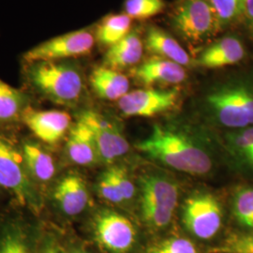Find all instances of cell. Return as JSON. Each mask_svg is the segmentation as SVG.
<instances>
[{
  "label": "cell",
  "mask_w": 253,
  "mask_h": 253,
  "mask_svg": "<svg viewBox=\"0 0 253 253\" xmlns=\"http://www.w3.org/2000/svg\"><path fill=\"white\" fill-rule=\"evenodd\" d=\"M98 190L100 196L110 203L121 204L124 202L112 168L101 174L98 184Z\"/></svg>",
  "instance_id": "obj_28"
},
{
  "label": "cell",
  "mask_w": 253,
  "mask_h": 253,
  "mask_svg": "<svg viewBox=\"0 0 253 253\" xmlns=\"http://www.w3.org/2000/svg\"><path fill=\"white\" fill-rule=\"evenodd\" d=\"M131 74L145 85L176 84L184 81L187 76L184 68L179 64L157 56L133 68Z\"/></svg>",
  "instance_id": "obj_13"
},
{
  "label": "cell",
  "mask_w": 253,
  "mask_h": 253,
  "mask_svg": "<svg viewBox=\"0 0 253 253\" xmlns=\"http://www.w3.org/2000/svg\"><path fill=\"white\" fill-rule=\"evenodd\" d=\"M172 212L165 208L142 205V213L145 222L154 228L167 226L172 219Z\"/></svg>",
  "instance_id": "obj_31"
},
{
  "label": "cell",
  "mask_w": 253,
  "mask_h": 253,
  "mask_svg": "<svg viewBox=\"0 0 253 253\" xmlns=\"http://www.w3.org/2000/svg\"><path fill=\"white\" fill-rule=\"evenodd\" d=\"M89 81L96 95L102 100L118 101L129 89V81L125 74L103 65L93 69Z\"/></svg>",
  "instance_id": "obj_16"
},
{
  "label": "cell",
  "mask_w": 253,
  "mask_h": 253,
  "mask_svg": "<svg viewBox=\"0 0 253 253\" xmlns=\"http://www.w3.org/2000/svg\"><path fill=\"white\" fill-rule=\"evenodd\" d=\"M147 253H197V249L189 239L174 237L154 246Z\"/></svg>",
  "instance_id": "obj_30"
},
{
  "label": "cell",
  "mask_w": 253,
  "mask_h": 253,
  "mask_svg": "<svg viewBox=\"0 0 253 253\" xmlns=\"http://www.w3.org/2000/svg\"><path fill=\"white\" fill-rule=\"evenodd\" d=\"M72 253H86V252H84V251H82V250H75V251H73Z\"/></svg>",
  "instance_id": "obj_35"
},
{
  "label": "cell",
  "mask_w": 253,
  "mask_h": 253,
  "mask_svg": "<svg viewBox=\"0 0 253 253\" xmlns=\"http://www.w3.org/2000/svg\"><path fill=\"white\" fill-rule=\"evenodd\" d=\"M164 0H126L124 13L136 20L151 18L165 9Z\"/></svg>",
  "instance_id": "obj_24"
},
{
  "label": "cell",
  "mask_w": 253,
  "mask_h": 253,
  "mask_svg": "<svg viewBox=\"0 0 253 253\" xmlns=\"http://www.w3.org/2000/svg\"><path fill=\"white\" fill-rule=\"evenodd\" d=\"M235 153L244 162L253 165V126L236 133L232 138Z\"/></svg>",
  "instance_id": "obj_29"
},
{
  "label": "cell",
  "mask_w": 253,
  "mask_h": 253,
  "mask_svg": "<svg viewBox=\"0 0 253 253\" xmlns=\"http://www.w3.org/2000/svg\"><path fill=\"white\" fill-rule=\"evenodd\" d=\"M137 148L167 166L190 174H205L212 163L208 154L187 137L161 126H154L151 134Z\"/></svg>",
  "instance_id": "obj_2"
},
{
  "label": "cell",
  "mask_w": 253,
  "mask_h": 253,
  "mask_svg": "<svg viewBox=\"0 0 253 253\" xmlns=\"http://www.w3.org/2000/svg\"><path fill=\"white\" fill-rule=\"evenodd\" d=\"M93 230L98 244L109 253H128L135 243L133 224L111 210H102L95 217Z\"/></svg>",
  "instance_id": "obj_7"
},
{
  "label": "cell",
  "mask_w": 253,
  "mask_h": 253,
  "mask_svg": "<svg viewBox=\"0 0 253 253\" xmlns=\"http://www.w3.org/2000/svg\"><path fill=\"white\" fill-rule=\"evenodd\" d=\"M214 9L219 28L228 27L241 16L244 0H208Z\"/></svg>",
  "instance_id": "obj_26"
},
{
  "label": "cell",
  "mask_w": 253,
  "mask_h": 253,
  "mask_svg": "<svg viewBox=\"0 0 253 253\" xmlns=\"http://www.w3.org/2000/svg\"><path fill=\"white\" fill-rule=\"evenodd\" d=\"M112 169L124 202L132 199L134 196L135 188L133 183L130 180L126 169L122 167H112Z\"/></svg>",
  "instance_id": "obj_32"
},
{
  "label": "cell",
  "mask_w": 253,
  "mask_h": 253,
  "mask_svg": "<svg viewBox=\"0 0 253 253\" xmlns=\"http://www.w3.org/2000/svg\"><path fill=\"white\" fill-rule=\"evenodd\" d=\"M30 105L26 92L11 86L0 79V124H9L22 120V117Z\"/></svg>",
  "instance_id": "obj_21"
},
{
  "label": "cell",
  "mask_w": 253,
  "mask_h": 253,
  "mask_svg": "<svg viewBox=\"0 0 253 253\" xmlns=\"http://www.w3.org/2000/svg\"><path fill=\"white\" fill-rule=\"evenodd\" d=\"M241 16L250 31L253 33V0H244Z\"/></svg>",
  "instance_id": "obj_33"
},
{
  "label": "cell",
  "mask_w": 253,
  "mask_h": 253,
  "mask_svg": "<svg viewBox=\"0 0 253 253\" xmlns=\"http://www.w3.org/2000/svg\"><path fill=\"white\" fill-rule=\"evenodd\" d=\"M27 85L43 100L63 106L75 105L84 92V76L74 60L23 63Z\"/></svg>",
  "instance_id": "obj_1"
},
{
  "label": "cell",
  "mask_w": 253,
  "mask_h": 253,
  "mask_svg": "<svg viewBox=\"0 0 253 253\" xmlns=\"http://www.w3.org/2000/svg\"><path fill=\"white\" fill-rule=\"evenodd\" d=\"M78 118L90 128L101 162L113 163L128 151L126 138L108 118L93 110L83 111Z\"/></svg>",
  "instance_id": "obj_8"
},
{
  "label": "cell",
  "mask_w": 253,
  "mask_h": 253,
  "mask_svg": "<svg viewBox=\"0 0 253 253\" xmlns=\"http://www.w3.org/2000/svg\"><path fill=\"white\" fill-rule=\"evenodd\" d=\"M234 215L241 225L253 229V188L241 189L235 193Z\"/></svg>",
  "instance_id": "obj_25"
},
{
  "label": "cell",
  "mask_w": 253,
  "mask_h": 253,
  "mask_svg": "<svg viewBox=\"0 0 253 253\" xmlns=\"http://www.w3.org/2000/svg\"><path fill=\"white\" fill-rule=\"evenodd\" d=\"M22 156L27 172L32 180L46 183L55 174V164L53 157L40 145L26 143Z\"/></svg>",
  "instance_id": "obj_20"
},
{
  "label": "cell",
  "mask_w": 253,
  "mask_h": 253,
  "mask_svg": "<svg viewBox=\"0 0 253 253\" xmlns=\"http://www.w3.org/2000/svg\"><path fill=\"white\" fill-rule=\"evenodd\" d=\"M178 98V91L155 88L128 91L118 100V107L126 117L150 118L172 108Z\"/></svg>",
  "instance_id": "obj_10"
},
{
  "label": "cell",
  "mask_w": 253,
  "mask_h": 253,
  "mask_svg": "<svg viewBox=\"0 0 253 253\" xmlns=\"http://www.w3.org/2000/svg\"><path fill=\"white\" fill-rule=\"evenodd\" d=\"M53 198L58 208L67 216H77L88 205V191L84 181L77 174H69L57 183Z\"/></svg>",
  "instance_id": "obj_12"
},
{
  "label": "cell",
  "mask_w": 253,
  "mask_h": 253,
  "mask_svg": "<svg viewBox=\"0 0 253 253\" xmlns=\"http://www.w3.org/2000/svg\"><path fill=\"white\" fill-rule=\"evenodd\" d=\"M183 221L192 235L201 239H209L221 226V208L212 195L197 194L187 200Z\"/></svg>",
  "instance_id": "obj_9"
},
{
  "label": "cell",
  "mask_w": 253,
  "mask_h": 253,
  "mask_svg": "<svg viewBox=\"0 0 253 253\" xmlns=\"http://www.w3.org/2000/svg\"><path fill=\"white\" fill-rule=\"evenodd\" d=\"M0 253H29L28 239L22 227L10 224L0 234Z\"/></svg>",
  "instance_id": "obj_23"
},
{
  "label": "cell",
  "mask_w": 253,
  "mask_h": 253,
  "mask_svg": "<svg viewBox=\"0 0 253 253\" xmlns=\"http://www.w3.org/2000/svg\"><path fill=\"white\" fill-rule=\"evenodd\" d=\"M0 187L9 191L19 203L39 210L41 199L20 154L0 137Z\"/></svg>",
  "instance_id": "obj_4"
},
{
  "label": "cell",
  "mask_w": 253,
  "mask_h": 253,
  "mask_svg": "<svg viewBox=\"0 0 253 253\" xmlns=\"http://www.w3.org/2000/svg\"><path fill=\"white\" fill-rule=\"evenodd\" d=\"M243 43L235 37H225L205 49L198 58L201 67L218 69L240 62L245 56Z\"/></svg>",
  "instance_id": "obj_14"
},
{
  "label": "cell",
  "mask_w": 253,
  "mask_h": 253,
  "mask_svg": "<svg viewBox=\"0 0 253 253\" xmlns=\"http://www.w3.org/2000/svg\"><path fill=\"white\" fill-rule=\"evenodd\" d=\"M22 121L37 138L49 145L59 142L72 127L71 116L61 110H39L29 106Z\"/></svg>",
  "instance_id": "obj_11"
},
{
  "label": "cell",
  "mask_w": 253,
  "mask_h": 253,
  "mask_svg": "<svg viewBox=\"0 0 253 253\" xmlns=\"http://www.w3.org/2000/svg\"><path fill=\"white\" fill-rule=\"evenodd\" d=\"M145 47L150 54L157 57L170 60L181 66L190 63V55L187 51L175 39L160 27L148 28L145 36Z\"/></svg>",
  "instance_id": "obj_19"
},
{
  "label": "cell",
  "mask_w": 253,
  "mask_h": 253,
  "mask_svg": "<svg viewBox=\"0 0 253 253\" xmlns=\"http://www.w3.org/2000/svg\"><path fill=\"white\" fill-rule=\"evenodd\" d=\"M40 253H62V252L54 238L48 237L42 246Z\"/></svg>",
  "instance_id": "obj_34"
},
{
  "label": "cell",
  "mask_w": 253,
  "mask_h": 253,
  "mask_svg": "<svg viewBox=\"0 0 253 253\" xmlns=\"http://www.w3.org/2000/svg\"><path fill=\"white\" fill-rule=\"evenodd\" d=\"M172 23L181 36L192 43L203 42L220 30L208 0H179L172 12Z\"/></svg>",
  "instance_id": "obj_5"
},
{
  "label": "cell",
  "mask_w": 253,
  "mask_h": 253,
  "mask_svg": "<svg viewBox=\"0 0 253 253\" xmlns=\"http://www.w3.org/2000/svg\"><path fill=\"white\" fill-rule=\"evenodd\" d=\"M67 154L73 163L83 166L100 161L90 128L79 118L70 129Z\"/></svg>",
  "instance_id": "obj_17"
},
{
  "label": "cell",
  "mask_w": 253,
  "mask_h": 253,
  "mask_svg": "<svg viewBox=\"0 0 253 253\" xmlns=\"http://www.w3.org/2000/svg\"><path fill=\"white\" fill-rule=\"evenodd\" d=\"M142 205L153 206L173 211L177 206L178 190L176 185L157 175H145L141 178Z\"/></svg>",
  "instance_id": "obj_18"
},
{
  "label": "cell",
  "mask_w": 253,
  "mask_h": 253,
  "mask_svg": "<svg viewBox=\"0 0 253 253\" xmlns=\"http://www.w3.org/2000/svg\"><path fill=\"white\" fill-rule=\"evenodd\" d=\"M209 106L225 126L241 128L253 125V92L243 85H230L211 93Z\"/></svg>",
  "instance_id": "obj_6"
},
{
  "label": "cell",
  "mask_w": 253,
  "mask_h": 253,
  "mask_svg": "<svg viewBox=\"0 0 253 253\" xmlns=\"http://www.w3.org/2000/svg\"><path fill=\"white\" fill-rule=\"evenodd\" d=\"M97 44L95 27L81 28L51 38L22 54V63L73 60L88 55Z\"/></svg>",
  "instance_id": "obj_3"
},
{
  "label": "cell",
  "mask_w": 253,
  "mask_h": 253,
  "mask_svg": "<svg viewBox=\"0 0 253 253\" xmlns=\"http://www.w3.org/2000/svg\"><path fill=\"white\" fill-rule=\"evenodd\" d=\"M131 21L126 13L105 16L95 27L97 43L106 50L115 45L131 31Z\"/></svg>",
  "instance_id": "obj_22"
},
{
  "label": "cell",
  "mask_w": 253,
  "mask_h": 253,
  "mask_svg": "<svg viewBox=\"0 0 253 253\" xmlns=\"http://www.w3.org/2000/svg\"><path fill=\"white\" fill-rule=\"evenodd\" d=\"M210 253H253V234L232 235Z\"/></svg>",
  "instance_id": "obj_27"
},
{
  "label": "cell",
  "mask_w": 253,
  "mask_h": 253,
  "mask_svg": "<svg viewBox=\"0 0 253 253\" xmlns=\"http://www.w3.org/2000/svg\"><path fill=\"white\" fill-rule=\"evenodd\" d=\"M143 53L144 43L141 37L138 32L130 31L124 39L106 50L101 65L120 71L139 63Z\"/></svg>",
  "instance_id": "obj_15"
}]
</instances>
